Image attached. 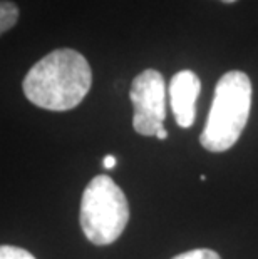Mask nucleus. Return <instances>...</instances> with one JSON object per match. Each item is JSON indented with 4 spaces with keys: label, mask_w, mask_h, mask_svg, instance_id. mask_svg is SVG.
Listing matches in <instances>:
<instances>
[{
    "label": "nucleus",
    "mask_w": 258,
    "mask_h": 259,
    "mask_svg": "<svg viewBox=\"0 0 258 259\" xmlns=\"http://www.w3.org/2000/svg\"><path fill=\"white\" fill-rule=\"evenodd\" d=\"M91 84L92 70L86 57L74 49H57L27 72L22 89L37 107L64 112L84 101Z\"/></svg>",
    "instance_id": "f257e3e1"
},
{
    "label": "nucleus",
    "mask_w": 258,
    "mask_h": 259,
    "mask_svg": "<svg viewBox=\"0 0 258 259\" xmlns=\"http://www.w3.org/2000/svg\"><path fill=\"white\" fill-rule=\"evenodd\" d=\"M251 107V82L241 70L223 74L215 87L211 109L200 136L201 146L210 152H225L237 144Z\"/></svg>",
    "instance_id": "f03ea898"
},
{
    "label": "nucleus",
    "mask_w": 258,
    "mask_h": 259,
    "mask_svg": "<svg viewBox=\"0 0 258 259\" xmlns=\"http://www.w3.org/2000/svg\"><path fill=\"white\" fill-rule=\"evenodd\" d=\"M129 221V206L123 189L109 178L96 176L82 192L81 228L92 244L114 242Z\"/></svg>",
    "instance_id": "7ed1b4c3"
},
{
    "label": "nucleus",
    "mask_w": 258,
    "mask_h": 259,
    "mask_svg": "<svg viewBox=\"0 0 258 259\" xmlns=\"http://www.w3.org/2000/svg\"><path fill=\"white\" fill-rule=\"evenodd\" d=\"M129 99L134 106L133 127L141 136H156L164 129L166 119V85L155 69L142 70L131 84Z\"/></svg>",
    "instance_id": "20e7f679"
},
{
    "label": "nucleus",
    "mask_w": 258,
    "mask_h": 259,
    "mask_svg": "<svg viewBox=\"0 0 258 259\" xmlns=\"http://www.w3.org/2000/svg\"><path fill=\"white\" fill-rule=\"evenodd\" d=\"M201 91V80L193 70H179L169 82V101L178 125L188 129L196 117V99Z\"/></svg>",
    "instance_id": "39448f33"
},
{
    "label": "nucleus",
    "mask_w": 258,
    "mask_h": 259,
    "mask_svg": "<svg viewBox=\"0 0 258 259\" xmlns=\"http://www.w3.org/2000/svg\"><path fill=\"white\" fill-rule=\"evenodd\" d=\"M19 20V7L9 0H0V35L10 30Z\"/></svg>",
    "instance_id": "423d86ee"
},
{
    "label": "nucleus",
    "mask_w": 258,
    "mask_h": 259,
    "mask_svg": "<svg viewBox=\"0 0 258 259\" xmlns=\"http://www.w3.org/2000/svg\"><path fill=\"white\" fill-rule=\"evenodd\" d=\"M0 259H35L29 251L15 246H0Z\"/></svg>",
    "instance_id": "0eeeda50"
},
{
    "label": "nucleus",
    "mask_w": 258,
    "mask_h": 259,
    "mask_svg": "<svg viewBox=\"0 0 258 259\" xmlns=\"http://www.w3.org/2000/svg\"><path fill=\"white\" fill-rule=\"evenodd\" d=\"M173 259H222L218 256L216 251L213 249H191V251H186V252H181V254L174 256Z\"/></svg>",
    "instance_id": "6e6552de"
},
{
    "label": "nucleus",
    "mask_w": 258,
    "mask_h": 259,
    "mask_svg": "<svg viewBox=\"0 0 258 259\" xmlns=\"http://www.w3.org/2000/svg\"><path fill=\"white\" fill-rule=\"evenodd\" d=\"M116 157L114 156H111V154H109V156H106L102 159V167H106V169H114V166H116Z\"/></svg>",
    "instance_id": "1a4fd4ad"
},
{
    "label": "nucleus",
    "mask_w": 258,
    "mask_h": 259,
    "mask_svg": "<svg viewBox=\"0 0 258 259\" xmlns=\"http://www.w3.org/2000/svg\"><path fill=\"white\" fill-rule=\"evenodd\" d=\"M156 137H158L159 141H164V139H166V137H168V132H166V129H161V131H159L158 134H156Z\"/></svg>",
    "instance_id": "9d476101"
},
{
    "label": "nucleus",
    "mask_w": 258,
    "mask_h": 259,
    "mask_svg": "<svg viewBox=\"0 0 258 259\" xmlns=\"http://www.w3.org/2000/svg\"><path fill=\"white\" fill-rule=\"evenodd\" d=\"M222 2H223V4H235L237 0H222Z\"/></svg>",
    "instance_id": "9b49d317"
}]
</instances>
